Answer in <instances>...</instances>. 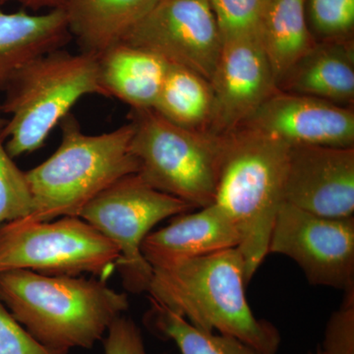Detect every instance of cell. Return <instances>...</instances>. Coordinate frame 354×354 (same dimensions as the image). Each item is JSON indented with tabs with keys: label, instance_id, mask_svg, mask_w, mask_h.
<instances>
[{
	"label": "cell",
	"instance_id": "cell-1",
	"mask_svg": "<svg viewBox=\"0 0 354 354\" xmlns=\"http://www.w3.org/2000/svg\"><path fill=\"white\" fill-rule=\"evenodd\" d=\"M239 248L153 268L150 299L204 332L230 335L263 354H277L279 330L254 315Z\"/></svg>",
	"mask_w": 354,
	"mask_h": 354
},
{
	"label": "cell",
	"instance_id": "cell-2",
	"mask_svg": "<svg viewBox=\"0 0 354 354\" xmlns=\"http://www.w3.org/2000/svg\"><path fill=\"white\" fill-rule=\"evenodd\" d=\"M0 300L37 341L57 354L92 348L129 308L127 293L101 279L28 270L0 272Z\"/></svg>",
	"mask_w": 354,
	"mask_h": 354
},
{
	"label": "cell",
	"instance_id": "cell-3",
	"mask_svg": "<svg viewBox=\"0 0 354 354\" xmlns=\"http://www.w3.org/2000/svg\"><path fill=\"white\" fill-rule=\"evenodd\" d=\"M223 155L215 202L234 223L245 263L247 283L269 249L283 203L290 146L246 128L221 135Z\"/></svg>",
	"mask_w": 354,
	"mask_h": 354
},
{
	"label": "cell",
	"instance_id": "cell-4",
	"mask_svg": "<svg viewBox=\"0 0 354 354\" xmlns=\"http://www.w3.org/2000/svg\"><path fill=\"white\" fill-rule=\"evenodd\" d=\"M62 143L48 160L26 171L32 195L31 221L79 216L84 207L122 177L137 174L132 122L100 135H88L71 113L59 123Z\"/></svg>",
	"mask_w": 354,
	"mask_h": 354
},
{
	"label": "cell",
	"instance_id": "cell-5",
	"mask_svg": "<svg viewBox=\"0 0 354 354\" xmlns=\"http://www.w3.org/2000/svg\"><path fill=\"white\" fill-rule=\"evenodd\" d=\"M2 138L11 158L39 150L81 97L104 95L97 55L59 48L34 58L7 84Z\"/></svg>",
	"mask_w": 354,
	"mask_h": 354
},
{
	"label": "cell",
	"instance_id": "cell-6",
	"mask_svg": "<svg viewBox=\"0 0 354 354\" xmlns=\"http://www.w3.org/2000/svg\"><path fill=\"white\" fill-rule=\"evenodd\" d=\"M133 155L137 174L153 188L194 209L215 202L221 136L178 127L153 109H132Z\"/></svg>",
	"mask_w": 354,
	"mask_h": 354
},
{
	"label": "cell",
	"instance_id": "cell-7",
	"mask_svg": "<svg viewBox=\"0 0 354 354\" xmlns=\"http://www.w3.org/2000/svg\"><path fill=\"white\" fill-rule=\"evenodd\" d=\"M120 259L113 242L80 216L20 218L0 225V272L28 270L48 276L91 274L106 281Z\"/></svg>",
	"mask_w": 354,
	"mask_h": 354
},
{
	"label": "cell",
	"instance_id": "cell-8",
	"mask_svg": "<svg viewBox=\"0 0 354 354\" xmlns=\"http://www.w3.org/2000/svg\"><path fill=\"white\" fill-rule=\"evenodd\" d=\"M194 209L189 204L160 192L137 174L118 179L93 198L79 214L109 239L120 252L116 269L127 290H148L153 269L142 254L147 235L160 221Z\"/></svg>",
	"mask_w": 354,
	"mask_h": 354
},
{
	"label": "cell",
	"instance_id": "cell-9",
	"mask_svg": "<svg viewBox=\"0 0 354 354\" xmlns=\"http://www.w3.org/2000/svg\"><path fill=\"white\" fill-rule=\"evenodd\" d=\"M295 261L311 285L354 290V216L325 218L283 202L268 254Z\"/></svg>",
	"mask_w": 354,
	"mask_h": 354
},
{
	"label": "cell",
	"instance_id": "cell-10",
	"mask_svg": "<svg viewBox=\"0 0 354 354\" xmlns=\"http://www.w3.org/2000/svg\"><path fill=\"white\" fill-rule=\"evenodd\" d=\"M123 43L153 51L209 82L223 46L209 0H160Z\"/></svg>",
	"mask_w": 354,
	"mask_h": 354
},
{
	"label": "cell",
	"instance_id": "cell-11",
	"mask_svg": "<svg viewBox=\"0 0 354 354\" xmlns=\"http://www.w3.org/2000/svg\"><path fill=\"white\" fill-rule=\"evenodd\" d=\"M283 202L332 218L354 215V147L290 146Z\"/></svg>",
	"mask_w": 354,
	"mask_h": 354
},
{
	"label": "cell",
	"instance_id": "cell-12",
	"mask_svg": "<svg viewBox=\"0 0 354 354\" xmlns=\"http://www.w3.org/2000/svg\"><path fill=\"white\" fill-rule=\"evenodd\" d=\"M246 128L288 146L353 147L351 106L277 91L239 128Z\"/></svg>",
	"mask_w": 354,
	"mask_h": 354
},
{
	"label": "cell",
	"instance_id": "cell-13",
	"mask_svg": "<svg viewBox=\"0 0 354 354\" xmlns=\"http://www.w3.org/2000/svg\"><path fill=\"white\" fill-rule=\"evenodd\" d=\"M213 111L207 133L221 136L237 129L279 90L259 39L225 43L209 82Z\"/></svg>",
	"mask_w": 354,
	"mask_h": 354
},
{
	"label": "cell",
	"instance_id": "cell-14",
	"mask_svg": "<svg viewBox=\"0 0 354 354\" xmlns=\"http://www.w3.org/2000/svg\"><path fill=\"white\" fill-rule=\"evenodd\" d=\"M239 242L234 223L213 203L174 216L167 227L150 232L142 244V254L153 269L237 248Z\"/></svg>",
	"mask_w": 354,
	"mask_h": 354
},
{
	"label": "cell",
	"instance_id": "cell-15",
	"mask_svg": "<svg viewBox=\"0 0 354 354\" xmlns=\"http://www.w3.org/2000/svg\"><path fill=\"white\" fill-rule=\"evenodd\" d=\"M169 64L153 51L123 41L97 55L104 95L135 111L153 108Z\"/></svg>",
	"mask_w": 354,
	"mask_h": 354
},
{
	"label": "cell",
	"instance_id": "cell-16",
	"mask_svg": "<svg viewBox=\"0 0 354 354\" xmlns=\"http://www.w3.org/2000/svg\"><path fill=\"white\" fill-rule=\"evenodd\" d=\"M278 88L349 106L354 100L353 44L346 41L315 43L281 79Z\"/></svg>",
	"mask_w": 354,
	"mask_h": 354
},
{
	"label": "cell",
	"instance_id": "cell-17",
	"mask_svg": "<svg viewBox=\"0 0 354 354\" xmlns=\"http://www.w3.org/2000/svg\"><path fill=\"white\" fill-rule=\"evenodd\" d=\"M70 37L64 9L41 14L0 9V90L34 58L59 50Z\"/></svg>",
	"mask_w": 354,
	"mask_h": 354
},
{
	"label": "cell",
	"instance_id": "cell-18",
	"mask_svg": "<svg viewBox=\"0 0 354 354\" xmlns=\"http://www.w3.org/2000/svg\"><path fill=\"white\" fill-rule=\"evenodd\" d=\"M160 0H68L64 7L70 36L83 53L100 55L122 43Z\"/></svg>",
	"mask_w": 354,
	"mask_h": 354
},
{
	"label": "cell",
	"instance_id": "cell-19",
	"mask_svg": "<svg viewBox=\"0 0 354 354\" xmlns=\"http://www.w3.org/2000/svg\"><path fill=\"white\" fill-rule=\"evenodd\" d=\"M277 86L315 41L305 17V0H270L260 32Z\"/></svg>",
	"mask_w": 354,
	"mask_h": 354
},
{
	"label": "cell",
	"instance_id": "cell-20",
	"mask_svg": "<svg viewBox=\"0 0 354 354\" xmlns=\"http://www.w3.org/2000/svg\"><path fill=\"white\" fill-rule=\"evenodd\" d=\"M208 80L192 70L169 64L153 111L178 127L207 132L213 111Z\"/></svg>",
	"mask_w": 354,
	"mask_h": 354
},
{
	"label": "cell",
	"instance_id": "cell-21",
	"mask_svg": "<svg viewBox=\"0 0 354 354\" xmlns=\"http://www.w3.org/2000/svg\"><path fill=\"white\" fill-rule=\"evenodd\" d=\"M150 301L147 326L162 339L174 342L181 354H263L230 335L197 329L183 317Z\"/></svg>",
	"mask_w": 354,
	"mask_h": 354
},
{
	"label": "cell",
	"instance_id": "cell-22",
	"mask_svg": "<svg viewBox=\"0 0 354 354\" xmlns=\"http://www.w3.org/2000/svg\"><path fill=\"white\" fill-rule=\"evenodd\" d=\"M270 0H209L223 44L257 39Z\"/></svg>",
	"mask_w": 354,
	"mask_h": 354
},
{
	"label": "cell",
	"instance_id": "cell-23",
	"mask_svg": "<svg viewBox=\"0 0 354 354\" xmlns=\"http://www.w3.org/2000/svg\"><path fill=\"white\" fill-rule=\"evenodd\" d=\"M0 104V225L31 215L32 195L26 178L9 155L2 138L6 120L2 118Z\"/></svg>",
	"mask_w": 354,
	"mask_h": 354
},
{
	"label": "cell",
	"instance_id": "cell-24",
	"mask_svg": "<svg viewBox=\"0 0 354 354\" xmlns=\"http://www.w3.org/2000/svg\"><path fill=\"white\" fill-rule=\"evenodd\" d=\"M308 9L314 29L327 41H346L353 31L354 0H309Z\"/></svg>",
	"mask_w": 354,
	"mask_h": 354
},
{
	"label": "cell",
	"instance_id": "cell-25",
	"mask_svg": "<svg viewBox=\"0 0 354 354\" xmlns=\"http://www.w3.org/2000/svg\"><path fill=\"white\" fill-rule=\"evenodd\" d=\"M319 346L322 354H354V290L344 292V301L330 315Z\"/></svg>",
	"mask_w": 354,
	"mask_h": 354
},
{
	"label": "cell",
	"instance_id": "cell-26",
	"mask_svg": "<svg viewBox=\"0 0 354 354\" xmlns=\"http://www.w3.org/2000/svg\"><path fill=\"white\" fill-rule=\"evenodd\" d=\"M0 354L57 353L37 341L0 300Z\"/></svg>",
	"mask_w": 354,
	"mask_h": 354
},
{
	"label": "cell",
	"instance_id": "cell-27",
	"mask_svg": "<svg viewBox=\"0 0 354 354\" xmlns=\"http://www.w3.org/2000/svg\"><path fill=\"white\" fill-rule=\"evenodd\" d=\"M104 354H148L141 330L132 319L120 316L104 337Z\"/></svg>",
	"mask_w": 354,
	"mask_h": 354
},
{
	"label": "cell",
	"instance_id": "cell-28",
	"mask_svg": "<svg viewBox=\"0 0 354 354\" xmlns=\"http://www.w3.org/2000/svg\"><path fill=\"white\" fill-rule=\"evenodd\" d=\"M8 1L18 2V3L35 9V10L41 8H48L50 10H53V9H64L68 0H0V3Z\"/></svg>",
	"mask_w": 354,
	"mask_h": 354
},
{
	"label": "cell",
	"instance_id": "cell-29",
	"mask_svg": "<svg viewBox=\"0 0 354 354\" xmlns=\"http://www.w3.org/2000/svg\"><path fill=\"white\" fill-rule=\"evenodd\" d=\"M308 354H322L321 353L320 346H318L315 351H311V353H309Z\"/></svg>",
	"mask_w": 354,
	"mask_h": 354
}]
</instances>
